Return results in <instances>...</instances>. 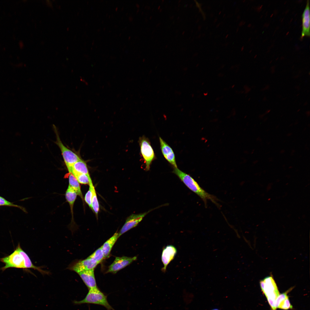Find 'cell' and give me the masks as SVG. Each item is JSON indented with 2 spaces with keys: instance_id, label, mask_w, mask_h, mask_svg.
Returning a JSON list of instances; mask_svg holds the SVG:
<instances>
[{
  "instance_id": "cell-18",
  "label": "cell",
  "mask_w": 310,
  "mask_h": 310,
  "mask_svg": "<svg viewBox=\"0 0 310 310\" xmlns=\"http://www.w3.org/2000/svg\"><path fill=\"white\" fill-rule=\"evenodd\" d=\"M77 194L69 185L68 186L65 194V198L71 208L73 209L74 203L76 198Z\"/></svg>"
},
{
  "instance_id": "cell-28",
  "label": "cell",
  "mask_w": 310,
  "mask_h": 310,
  "mask_svg": "<svg viewBox=\"0 0 310 310\" xmlns=\"http://www.w3.org/2000/svg\"><path fill=\"white\" fill-rule=\"evenodd\" d=\"M295 88L298 90H299L300 89V86H296L295 87Z\"/></svg>"
},
{
  "instance_id": "cell-3",
  "label": "cell",
  "mask_w": 310,
  "mask_h": 310,
  "mask_svg": "<svg viewBox=\"0 0 310 310\" xmlns=\"http://www.w3.org/2000/svg\"><path fill=\"white\" fill-rule=\"evenodd\" d=\"M259 283L261 290L272 309H275L276 300L280 293L273 277L271 276H267L260 280Z\"/></svg>"
},
{
  "instance_id": "cell-22",
  "label": "cell",
  "mask_w": 310,
  "mask_h": 310,
  "mask_svg": "<svg viewBox=\"0 0 310 310\" xmlns=\"http://www.w3.org/2000/svg\"><path fill=\"white\" fill-rule=\"evenodd\" d=\"M92 182L91 178L89 179V189L86 193L84 197L86 203L91 208H92Z\"/></svg>"
},
{
  "instance_id": "cell-39",
  "label": "cell",
  "mask_w": 310,
  "mask_h": 310,
  "mask_svg": "<svg viewBox=\"0 0 310 310\" xmlns=\"http://www.w3.org/2000/svg\"><path fill=\"white\" fill-rule=\"evenodd\" d=\"M309 75H310V71H309Z\"/></svg>"
},
{
  "instance_id": "cell-33",
  "label": "cell",
  "mask_w": 310,
  "mask_h": 310,
  "mask_svg": "<svg viewBox=\"0 0 310 310\" xmlns=\"http://www.w3.org/2000/svg\"><path fill=\"white\" fill-rule=\"evenodd\" d=\"M307 104H308V102H306L304 103V106H306V105H307Z\"/></svg>"
},
{
  "instance_id": "cell-26",
  "label": "cell",
  "mask_w": 310,
  "mask_h": 310,
  "mask_svg": "<svg viewBox=\"0 0 310 310\" xmlns=\"http://www.w3.org/2000/svg\"><path fill=\"white\" fill-rule=\"evenodd\" d=\"M270 88V86L269 85H266L264 88L262 89L261 90L262 91H264L269 89Z\"/></svg>"
},
{
  "instance_id": "cell-27",
  "label": "cell",
  "mask_w": 310,
  "mask_h": 310,
  "mask_svg": "<svg viewBox=\"0 0 310 310\" xmlns=\"http://www.w3.org/2000/svg\"><path fill=\"white\" fill-rule=\"evenodd\" d=\"M271 69H271V73L272 74H273V73H274L275 72V69H274L275 68H274V67H272L271 68Z\"/></svg>"
},
{
  "instance_id": "cell-37",
  "label": "cell",
  "mask_w": 310,
  "mask_h": 310,
  "mask_svg": "<svg viewBox=\"0 0 310 310\" xmlns=\"http://www.w3.org/2000/svg\"><path fill=\"white\" fill-rule=\"evenodd\" d=\"M299 94H297V96H299Z\"/></svg>"
},
{
  "instance_id": "cell-17",
  "label": "cell",
  "mask_w": 310,
  "mask_h": 310,
  "mask_svg": "<svg viewBox=\"0 0 310 310\" xmlns=\"http://www.w3.org/2000/svg\"><path fill=\"white\" fill-rule=\"evenodd\" d=\"M69 185L77 193V195L83 198V196L81 191L79 183L78 180L71 173H68Z\"/></svg>"
},
{
  "instance_id": "cell-5",
  "label": "cell",
  "mask_w": 310,
  "mask_h": 310,
  "mask_svg": "<svg viewBox=\"0 0 310 310\" xmlns=\"http://www.w3.org/2000/svg\"><path fill=\"white\" fill-rule=\"evenodd\" d=\"M141 153L145 164V170H149L152 162L155 158L153 149L149 139L143 136L140 138Z\"/></svg>"
},
{
  "instance_id": "cell-12",
  "label": "cell",
  "mask_w": 310,
  "mask_h": 310,
  "mask_svg": "<svg viewBox=\"0 0 310 310\" xmlns=\"http://www.w3.org/2000/svg\"><path fill=\"white\" fill-rule=\"evenodd\" d=\"M88 290L97 287L94 274V269L78 273Z\"/></svg>"
},
{
  "instance_id": "cell-23",
  "label": "cell",
  "mask_w": 310,
  "mask_h": 310,
  "mask_svg": "<svg viewBox=\"0 0 310 310\" xmlns=\"http://www.w3.org/2000/svg\"><path fill=\"white\" fill-rule=\"evenodd\" d=\"M277 308L285 310L292 308V307L290 303L288 296L280 303Z\"/></svg>"
},
{
  "instance_id": "cell-20",
  "label": "cell",
  "mask_w": 310,
  "mask_h": 310,
  "mask_svg": "<svg viewBox=\"0 0 310 310\" xmlns=\"http://www.w3.org/2000/svg\"><path fill=\"white\" fill-rule=\"evenodd\" d=\"M88 257L93 259L98 264L100 263L104 259L101 247L96 250Z\"/></svg>"
},
{
  "instance_id": "cell-29",
  "label": "cell",
  "mask_w": 310,
  "mask_h": 310,
  "mask_svg": "<svg viewBox=\"0 0 310 310\" xmlns=\"http://www.w3.org/2000/svg\"><path fill=\"white\" fill-rule=\"evenodd\" d=\"M306 114L307 116H309L310 115V111H307L306 112Z\"/></svg>"
},
{
  "instance_id": "cell-2",
  "label": "cell",
  "mask_w": 310,
  "mask_h": 310,
  "mask_svg": "<svg viewBox=\"0 0 310 310\" xmlns=\"http://www.w3.org/2000/svg\"><path fill=\"white\" fill-rule=\"evenodd\" d=\"M73 303L76 305L84 304H91L99 305L105 307L107 310H115L108 302L107 296L97 287L88 290L85 298L79 301H74Z\"/></svg>"
},
{
  "instance_id": "cell-16",
  "label": "cell",
  "mask_w": 310,
  "mask_h": 310,
  "mask_svg": "<svg viewBox=\"0 0 310 310\" xmlns=\"http://www.w3.org/2000/svg\"><path fill=\"white\" fill-rule=\"evenodd\" d=\"M69 173H79L90 175L86 163L81 159L73 164L71 171Z\"/></svg>"
},
{
  "instance_id": "cell-40",
  "label": "cell",
  "mask_w": 310,
  "mask_h": 310,
  "mask_svg": "<svg viewBox=\"0 0 310 310\" xmlns=\"http://www.w3.org/2000/svg\"><path fill=\"white\" fill-rule=\"evenodd\" d=\"M221 11H220V13H219V14H220V13H221Z\"/></svg>"
},
{
  "instance_id": "cell-11",
  "label": "cell",
  "mask_w": 310,
  "mask_h": 310,
  "mask_svg": "<svg viewBox=\"0 0 310 310\" xmlns=\"http://www.w3.org/2000/svg\"><path fill=\"white\" fill-rule=\"evenodd\" d=\"M177 253L176 248L172 245H167L163 249L161 256L164 266L162 271L163 272L166 271L167 266L174 258Z\"/></svg>"
},
{
  "instance_id": "cell-38",
  "label": "cell",
  "mask_w": 310,
  "mask_h": 310,
  "mask_svg": "<svg viewBox=\"0 0 310 310\" xmlns=\"http://www.w3.org/2000/svg\"><path fill=\"white\" fill-rule=\"evenodd\" d=\"M300 109H298V111H297V112H299V111H300Z\"/></svg>"
},
{
  "instance_id": "cell-32",
  "label": "cell",
  "mask_w": 310,
  "mask_h": 310,
  "mask_svg": "<svg viewBox=\"0 0 310 310\" xmlns=\"http://www.w3.org/2000/svg\"><path fill=\"white\" fill-rule=\"evenodd\" d=\"M299 75H296V76H294V78H298V77H299Z\"/></svg>"
},
{
  "instance_id": "cell-4",
  "label": "cell",
  "mask_w": 310,
  "mask_h": 310,
  "mask_svg": "<svg viewBox=\"0 0 310 310\" xmlns=\"http://www.w3.org/2000/svg\"><path fill=\"white\" fill-rule=\"evenodd\" d=\"M54 129L56 135V140L55 143L60 148L65 163L69 173H70L73 164L81 159L77 154L63 144L55 126H54Z\"/></svg>"
},
{
  "instance_id": "cell-36",
  "label": "cell",
  "mask_w": 310,
  "mask_h": 310,
  "mask_svg": "<svg viewBox=\"0 0 310 310\" xmlns=\"http://www.w3.org/2000/svg\"><path fill=\"white\" fill-rule=\"evenodd\" d=\"M228 34H227V35L226 36V38H227V37H228Z\"/></svg>"
},
{
  "instance_id": "cell-14",
  "label": "cell",
  "mask_w": 310,
  "mask_h": 310,
  "mask_svg": "<svg viewBox=\"0 0 310 310\" xmlns=\"http://www.w3.org/2000/svg\"><path fill=\"white\" fill-rule=\"evenodd\" d=\"M119 237V233L116 232L101 246L104 258L109 257L112 248Z\"/></svg>"
},
{
  "instance_id": "cell-25",
  "label": "cell",
  "mask_w": 310,
  "mask_h": 310,
  "mask_svg": "<svg viewBox=\"0 0 310 310\" xmlns=\"http://www.w3.org/2000/svg\"><path fill=\"white\" fill-rule=\"evenodd\" d=\"M13 206L19 208L23 211H25L24 209L20 206L15 205L13 203L9 202L3 197L0 196V206Z\"/></svg>"
},
{
  "instance_id": "cell-30",
  "label": "cell",
  "mask_w": 310,
  "mask_h": 310,
  "mask_svg": "<svg viewBox=\"0 0 310 310\" xmlns=\"http://www.w3.org/2000/svg\"><path fill=\"white\" fill-rule=\"evenodd\" d=\"M270 111H271V110H270V109L268 110L266 112L265 114H267V113H269L270 112Z\"/></svg>"
},
{
  "instance_id": "cell-31",
  "label": "cell",
  "mask_w": 310,
  "mask_h": 310,
  "mask_svg": "<svg viewBox=\"0 0 310 310\" xmlns=\"http://www.w3.org/2000/svg\"><path fill=\"white\" fill-rule=\"evenodd\" d=\"M266 99H267L266 98V97L265 96L263 98V100L264 101H265L266 100Z\"/></svg>"
},
{
  "instance_id": "cell-6",
  "label": "cell",
  "mask_w": 310,
  "mask_h": 310,
  "mask_svg": "<svg viewBox=\"0 0 310 310\" xmlns=\"http://www.w3.org/2000/svg\"><path fill=\"white\" fill-rule=\"evenodd\" d=\"M0 261L5 264L0 269L3 271L11 268H26L24 258L16 249L10 255L1 258Z\"/></svg>"
},
{
  "instance_id": "cell-19",
  "label": "cell",
  "mask_w": 310,
  "mask_h": 310,
  "mask_svg": "<svg viewBox=\"0 0 310 310\" xmlns=\"http://www.w3.org/2000/svg\"><path fill=\"white\" fill-rule=\"evenodd\" d=\"M92 197L91 209L94 212L97 216L99 209V206L96 191L93 184L92 185Z\"/></svg>"
},
{
  "instance_id": "cell-8",
  "label": "cell",
  "mask_w": 310,
  "mask_h": 310,
  "mask_svg": "<svg viewBox=\"0 0 310 310\" xmlns=\"http://www.w3.org/2000/svg\"><path fill=\"white\" fill-rule=\"evenodd\" d=\"M150 211L140 214H132L129 216L127 219L125 223L119 233V237L130 229L136 226Z\"/></svg>"
},
{
  "instance_id": "cell-21",
  "label": "cell",
  "mask_w": 310,
  "mask_h": 310,
  "mask_svg": "<svg viewBox=\"0 0 310 310\" xmlns=\"http://www.w3.org/2000/svg\"><path fill=\"white\" fill-rule=\"evenodd\" d=\"M72 174L75 177L79 183L89 185V179L90 178V175L77 173H73Z\"/></svg>"
},
{
  "instance_id": "cell-1",
  "label": "cell",
  "mask_w": 310,
  "mask_h": 310,
  "mask_svg": "<svg viewBox=\"0 0 310 310\" xmlns=\"http://www.w3.org/2000/svg\"><path fill=\"white\" fill-rule=\"evenodd\" d=\"M173 173L179 178L187 187L202 199L206 207L207 206L208 200L212 201L216 206H219L218 203V199L214 195L206 191L189 175L181 170L177 168H174Z\"/></svg>"
},
{
  "instance_id": "cell-34",
  "label": "cell",
  "mask_w": 310,
  "mask_h": 310,
  "mask_svg": "<svg viewBox=\"0 0 310 310\" xmlns=\"http://www.w3.org/2000/svg\"><path fill=\"white\" fill-rule=\"evenodd\" d=\"M212 310H219L217 309H212Z\"/></svg>"
},
{
  "instance_id": "cell-41",
  "label": "cell",
  "mask_w": 310,
  "mask_h": 310,
  "mask_svg": "<svg viewBox=\"0 0 310 310\" xmlns=\"http://www.w3.org/2000/svg\"><path fill=\"white\" fill-rule=\"evenodd\" d=\"M242 49L241 50H242V49H243V47H242Z\"/></svg>"
},
{
  "instance_id": "cell-24",
  "label": "cell",
  "mask_w": 310,
  "mask_h": 310,
  "mask_svg": "<svg viewBox=\"0 0 310 310\" xmlns=\"http://www.w3.org/2000/svg\"><path fill=\"white\" fill-rule=\"evenodd\" d=\"M293 288L291 287L285 292L279 294L276 301V308L280 303L288 296L287 295V294Z\"/></svg>"
},
{
  "instance_id": "cell-13",
  "label": "cell",
  "mask_w": 310,
  "mask_h": 310,
  "mask_svg": "<svg viewBox=\"0 0 310 310\" xmlns=\"http://www.w3.org/2000/svg\"><path fill=\"white\" fill-rule=\"evenodd\" d=\"M309 1L307 0L305 8L302 15V28L301 38L310 36V8Z\"/></svg>"
},
{
  "instance_id": "cell-15",
  "label": "cell",
  "mask_w": 310,
  "mask_h": 310,
  "mask_svg": "<svg viewBox=\"0 0 310 310\" xmlns=\"http://www.w3.org/2000/svg\"><path fill=\"white\" fill-rule=\"evenodd\" d=\"M16 249L24 258L26 268H32L38 270L42 274H46V271L43 270L39 267H36L33 264L29 257L22 249L19 243L18 244Z\"/></svg>"
},
{
  "instance_id": "cell-10",
  "label": "cell",
  "mask_w": 310,
  "mask_h": 310,
  "mask_svg": "<svg viewBox=\"0 0 310 310\" xmlns=\"http://www.w3.org/2000/svg\"><path fill=\"white\" fill-rule=\"evenodd\" d=\"M98 264L94 260L88 257L78 261L72 266L71 269L78 274L82 271L94 269Z\"/></svg>"
},
{
  "instance_id": "cell-35",
  "label": "cell",
  "mask_w": 310,
  "mask_h": 310,
  "mask_svg": "<svg viewBox=\"0 0 310 310\" xmlns=\"http://www.w3.org/2000/svg\"><path fill=\"white\" fill-rule=\"evenodd\" d=\"M238 30H239V28H237V31H236L237 32H238Z\"/></svg>"
},
{
  "instance_id": "cell-7",
  "label": "cell",
  "mask_w": 310,
  "mask_h": 310,
  "mask_svg": "<svg viewBox=\"0 0 310 310\" xmlns=\"http://www.w3.org/2000/svg\"><path fill=\"white\" fill-rule=\"evenodd\" d=\"M137 258L136 256L116 257L113 262L108 267L107 272L116 273L135 260Z\"/></svg>"
},
{
  "instance_id": "cell-9",
  "label": "cell",
  "mask_w": 310,
  "mask_h": 310,
  "mask_svg": "<svg viewBox=\"0 0 310 310\" xmlns=\"http://www.w3.org/2000/svg\"><path fill=\"white\" fill-rule=\"evenodd\" d=\"M159 139L161 151L164 156L174 168H177L172 149L161 137H159Z\"/></svg>"
}]
</instances>
